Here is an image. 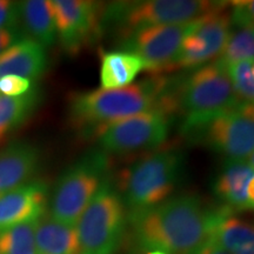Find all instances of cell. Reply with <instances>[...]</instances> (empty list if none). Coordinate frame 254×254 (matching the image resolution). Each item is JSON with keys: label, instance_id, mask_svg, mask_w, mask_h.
I'll return each mask as SVG.
<instances>
[{"label": "cell", "instance_id": "cell-1", "mask_svg": "<svg viewBox=\"0 0 254 254\" xmlns=\"http://www.w3.org/2000/svg\"><path fill=\"white\" fill-rule=\"evenodd\" d=\"M215 212H209L196 195L168 198L151 208L129 215L140 249L167 254H194L209 240Z\"/></svg>", "mask_w": 254, "mask_h": 254}, {"label": "cell", "instance_id": "cell-2", "mask_svg": "<svg viewBox=\"0 0 254 254\" xmlns=\"http://www.w3.org/2000/svg\"><path fill=\"white\" fill-rule=\"evenodd\" d=\"M178 99L163 79H151L116 90H94L74 93L69 99L72 125L97 134L110 124L151 111L172 114Z\"/></svg>", "mask_w": 254, "mask_h": 254}, {"label": "cell", "instance_id": "cell-3", "mask_svg": "<svg viewBox=\"0 0 254 254\" xmlns=\"http://www.w3.org/2000/svg\"><path fill=\"white\" fill-rule=\"evenodd\" d=\"M183 154L159 151L139 159L120 174L118 190L132 212L151 208L168 199L179 182Z\"/></svg>", "mask_w": 254, "mask_h": 254}, {"label": "cell", "instance_id": "cell-4", "mask_svg": "<svg viewBox=\"0 0 254 254\" xmlns=\"http://www.w3.org/2000/svg\"><path fill=\"white\" fill-rule=\"evenodd\" d=\"M109 157L101 150L88 152L66 168L57 180L51 198V217L77 226L81 214L109 178Z\"/></svg>", "mask_w": 254, "mask_h": 254}, {"label": "cell", "instance_id": "cell-5", "mask_svg": "<svg viewBox=\"0 0 254 254\" xmlns=\"http://www.w3.org/2000/svg\"><path fill=\"white\" fill-rule=\"evenodd\" d=\"M228 2L202 0H150L113 2L101 12L100 24L118 25L124 37L142 28L185 24Z\"/></svg>", "mask_w": 254, "mask_h": 254}, {"label": "cell", "instance_id": "cell-6", "mask_svg": "<svg viewBox=\"0 0 254 254\" xmlns=\"http://www.w3.org/2000/svg\"><path fill=\"white\" fill-rule=\"evenodd\" d=\"M125 226V202L107 178L77 222L81 253L114 254Z\"/></svg>", "mask_w": 254, "mask_h": 254}, {"label": "cell", "instance_id": "cell-7", "mask_svg": "<svg viewBox=\"0 0 254 254\" xmlns=\"http://www.w3.org/2000/svg\"><path fill=\"white\" fill-rule=\"evenodd\" d=\"M182 127L190 140L207 146L228 160L245 161L254 152V120L237 110L184 122Z\"/></svg>", "mask_w": 254, "mask_h": 254}, {"label": "cell", "instance_id": "cell-8", "mask_svg": "<svg viewBox=\"0 0 254 254\" xmlns=\"http://www.w3.org/2000/svg\"><path fill=\"white\" fill-rule=\"evenodd\" d=\"M178 105L185 112L184 122L237 110L243 103L234 91L227 68L218 62L194 71L184 81Z\"/></svg>", "mask_w": 254, "mask_h": 254}, {"label": "cell", "instance_id": "cell-9", "mask_svg": "<svg viewBox=\"0 0 254 254\" xmlns=\"http://www.w3.org/2000/svg\"><path fill=\"white\" fill-rule=\"evenodd\" d=\"M171 116L164 111H151L110 124L95 134L100 150L127 154L158 147L170 133Z\"/></svg>", "mask_w": 254, "mask_h": 254}, {"label": "cell", "instance_id": "cell-10", "mask_svg": "<svg viewBox=\"0 0 254 254\" xmlns=\"http://www.w3.org/2000/svg\"><path fill=\"white\" fill-rule=\"evenodd\" d=\"M198 19L185 24L142 28L124 37L126 52L138 56L150 72L173 69L183 41L194 30Z\"/></svg>", "mask_w": 254, "mask_h": 254}, {"label": "cell", "instance_id": "cell-11", "mask_svg": "<svg viewBox=\"0 0 254 254\" xmlns=\"http://www.w3.org/2000/svg\"><path fill=\"white\" fill-rule=\"evenodd\" d=\"M228 4L198 19L194 30L183 41L173 69L198 68L220 57L231 34L230 13L225 11Z\"/></svg>", "mask_w": 254, "mask_h": 254}, {"label": "cell", "instance_id": "cell-12", "mask_svg": "<svg viewBox=\"0 0 254 254\" xmlns=\"http://www.w3.org/2000/svg\"><path fill=\"white\" fill-rule=\"evenodd\" d=\"M57 38L67 53H77L99 32L100 5L86 0H53Z\"/></svg>", "mask_w": 254, "mask_h": 254}, {"label": "cell", "instance_id": "cell-13", "mask_svg": "<svg viewBox=\"0 0 254 254\" xmlns=\"http://www.w3.org/2000/svg\"><path fill=\"white\" fill-rule=\"evenodd\" d=\"M49 186L40 179L0 194V231L45 215Z\"/></svg>", "mask_w": 254, "mask_h": 254}, {"label": "cell", "instance_id": "cell-14", "mask_svg": "<svg viewBox=\"0 0 254 254\" xmlns=\"http://www.w3.org/2000/svg\"><path fill=\"white\" fill-rule=\"evenodd\" d=\"M41 161L40 150L27 141H14L0 151V194L33 180Z\"/></svg>", "mask_w": 254, "mask_h": 254}, {"label": "cell", "instance_id": "cell-15", "mask_svg": "<svg viewBox=\"0 0 254 254\" xmlns=\"http://www.w3.org/2000/svg\"><path fill=\"white\" fill-rule=\"evenodd\" d=\"M47 65L49 57L45 47L24 37L0 53V78L17 75L37 82L45 74Z\"/></svg>", "mask_w": 254, "mask_h": 254}, {"label": "cell", "instance_id": "cell-16", "mask_svg": "<svg viewBox=\"0 0 254 254\" xmlns=\"http://www.w3.org/2000/svg\"><path fill=\"white\" fill-rule=\"evenodd\" d=\"M254 177V168L246 161L228 160L215 179L213 189L225 207L231 211L253 208L247 195V187Z\"/></svg>", "mask_w": 254, "mask_h": 254}, {"label": "cell", "instance_id": "cell-17", "mask_svg": "<svg viewBox=\"0 0 254 254\" xmlns=\"http://www.w3.org/2000/svg\"><path fill=\"white\" fill-rule=\"evenodd\" d=\"M232 212L227 207L215 212L209 239L230 254H254V225Z\"/></svg>", "mask_w": 254, "mask_h": 254}, {"label": "cell", "instance_id": "cell-18", "mask_svg": "<svg viewBox=\"0 0 254 254\" xmlns=\"http://www.w3.org/2000/svg\"><path fill=\"white\" fill-rule=\"evenodd\" d=\"M38 254H82L77 226L44 215L36 228Z\"/></svg>", "mask_w": 254, "mask_h": 254}, {"label": "cell", "instance_id": "cell-19", "mask_svg": "<svg viewBox=\"0 0 254 254\" xmlns=\"http://www.w3.org/2000/svg\"><path fill=\"white\" fill-rule=\"evenodd\" d=\"M20 25L27 38L37 41L45 49L52 46L57 39V27L52 1L26 0L19 2Z\"/></svg>", "mask_w": 254, "mask_h": 254}, {"label": "cell", "instance_id": "cell-20", "mask_svg": "<svg viewBox=\"0 0 254 254\" xmlns=\"http://www.w3.org/2000/svg\"><path fill=\"white\" fill-rule=\"evenodd\" d=\"M142 69L145 63L129 52L112 51L101 53L100 85L103 90H116L128 86Z\"/></svg>", "mask_w": 254, "mask_h": 254}, {"label": "cell", "instance_id": "cell-21", "mask_svg": "<svg viewBox=\"0 0 254 254\" xmlns=\"http://www.w3.org/2000/svg\"><path fill=\"white\" fill-rule=\"evenodd\" d=\"M40 100V88L37 84L20 97L0 95V138L23 125L38 109Z\"/></svg>", "mask_w": 254, "mask_h": 254}, {"label": "cell", "instance_id": "cell-22", "mask_svg": "<svg viewBox=\"0 0 254 254\" xmlns=\"http://www.w3.org/2000/svg\"><path fill=\"white\" fill-rule=\"evenodd\" d=\"M38 221H28L0 231V254H38Z\"/></svg>", "mask_w": 254, "mask_h": 254}, {"label": "cell", "instance_id": "cell-23", "mask_svg": "<svg viewBox=\"0 0 254 254\" xmlns=\"http://www.w3.org/2000/svg\"><path fill=\"white\" fill-rule=\"evenodd\" d=\"M217 62L225 67L240 62H254V28H238L231 32Z\"/></svg>", "mask_w": 254, "mask_h": 254}, {"label": "cell", "instance_id": "cell-24", "mask_svg": "<svg viewBox=\"0 0 254 254\" xmlns=\"http://www.w3.org/2000/svg\"><path fill=\"white\" fill-rule=\"evenodd\" d=\"M232 85L243 103L254 104V75L252 62H240L227 66Z\"/></svg>", "mask_w": 254, "mask_h": 254}, {"label": "cell", "instance_id": "cell-25", "mask_svg": "<svg viewBox=\"0 0 254 254\" xmlns=\"http://www.w3.org/2000/svg\"><path fill=\"white\" fill-rule=\"evenodd\" d=\"M232 26L254 28V0H238L230 2Z\"/></svg>", "mask_w": 254, "mask_h": 254}, {"label": "cell", "instance_id": "cell-26", "mask_svg": "<svg viewBox=\"0 0 254 254\" xmlns=\"http://www.w3.org/2000/svg\"><path fill=\"white\" fill-rule=\"evenodd\" d=\"M36 84L17 75H6L0 78V94L5 97H20L27 93Z\"/></svg>", "mask_w": 254, "mask_h": 254}, {"label": "cell", "instance_id": "cell-27", "mask_svg": "<svg viewBox=\"0 0 254 254\" xmlns=\"http://www.w3.org/2000/svg\"><path fill=\"white\" fill-rule=\"evenodd\" d=\"M20 11L19 2L0 0V28H19Z\"/></svg>", "mask_w": 254, "mask_h": 254}, {"label": "cell", "instance_id": "cell-28", "mask_svg": "<svg viewBox=\"0 0 254 254\" xmlns=\"http://www.w3.org/2000/svg\"><path fill=\"white\" fill-rule=\"evenodd\" d=\"M23 38L19 28H0V53Z\"/></svg>", "mask_w": 254, "mask_h": 254}, {"label": "cell", "instance_id": "cell-29", "mask_svg": "<svg viewBox=\"0 0 254 254\" xmlns=\"http://www.w3.org/2000/svg\"><path fill=\"white\" fill-rule=\"evenodd\" d=\"M194 254H230L220 246H218L214 241L209 239L201 249L196 251Z\"/></svg>", "mask_w": 254, "mask_h": 254}, {"label": "cell", "instance_id": "cell-30", "mask_svg": "<svg viewBox=\"0 0 254 254\" xmlns=\"http://www.w3.org/2000/svg\"><path fill=\"white\" fill-rule=\"evenodd\" d=\"M237 111L247 118L254 120V104L251 103H241L240 106L238 107Z\"/></svg>", "mask_w": 254, "mask_h": 254}, {"label": "cell", "instance_id": "cell-31", "mask_svg": "<svg viewBox=\"0 0 254 254\" xmlns=\"http://www.w3.org/2000/svg\"><path fill=\"white\" fill-rule=\"evenodd\" d=\"M247 195H249V200L251 201V204L253 205L254 208V177L250 182L249 187H247Z\"/></svg>", "mask_w": 254, "mask_h": 254}, {"label": "cell", "instance_id": "cell-32", "mask_svg": "<svg viewBox=\"0 0 254 254\" xmlns=\"http://www.w3.org/2000/svg\"><path fill=\"white\" fill-rule=\"evenodd\" d=\"M249 164L254 168V152H253L252 154L250 155V158H249Z\"/></svg>", "mask_w": 254, "mask_h": 254}, {"label": "cell", "instance_id": "cell-33", "mask_svg": "<svg viewBox=\"0 0 254 254\" xmlns=\"http://www.w3.org/2000/svg\"><path fill=\"white\" fill-rule=\"evenodd\" d=\"M147 254H167V253L161 252V251H150V252H147Z\"/></svg>", "mask_w": 254, "mask_h": 254}]
</instances>
